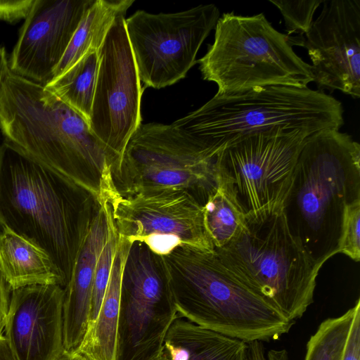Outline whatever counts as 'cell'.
I'll list each match as a JSON object with an SVG mask.
<instances>
[{"instance_id":"7c38bea8","label":"cell","mask_w":360,"mask_h":360,"mask_svg":"<svg viewBox=\"0 0 360 360\" xmlns=\"http://www.w3.org/2000/svg\"><path fill=\"white\" fill-rule=\"evenodd\" d=\"M117 233L129 243L144 244L156 256L179 246L214 251L206 231L203 207L184 191H161L108 200Z\"/></svg>"},{"instance_id":"83f0119b","label":"cell","mask_w":360,"mask_h":360,"mask_svg":"<svg viewBox=\"0 0 360 360\" xmlns=\"http://www.w3.org/2000/svg\"><path fill=\"white\" fill-rule=\"evenodd\" d=\"M340 360H360V302L356 306Z\"/></svg>"},{"instance_id":"836d02e7","label":"cell","mask_w":360,"mask_h":360,"mask_svg":"<svg viewBox=\"0 0 360 360\" xmlns=\"http://www.w3.org/2000/svg\"><path fill=\"white\" fill-rule=\"evenodd\" d=\"M155 360H169V359L163 349L161 354Z\"/></svg>"},{"instance_id":"44dd1931","label":"cell","mask_w":360,"mask_h":360,"mask_svg":"<svg viewBox=\"0 0 360 360\" xmlns=\"http://www.w3.org/2000/svg\"><path fill=\"white\" fill-rule=\"evenodd\" d=\"M134 2L94 0L77 27L53 78L65 72L85 56L98 51L115 19L124 16Z\"/></svg>"},{"instance_id":"4fadbf2b","label":"cell","mask_w":360,"mask_h":360,"mask_svg":"<svg viewBox=\"0 0 360 360\" xmlns=\"http://www.w3.org/2000/svg\"><path fill=\"white\" fill-rule=\"evenodd\" d=\"M99 65L89 126L118 158L141 124L143 89L124 16L115 19L98 51Z\"/></svg>"},{"instance_id":"8992f818","label":"cell","mask_w":360,"mask_h":360,"mask_svg":"<svg viewBox=\"0 0 360 360\" xmlns=\"http://www.w3.org/2000/svg\"><path fill=\"white\" fill-rule=\"evenodd\" d=\"M214 252L236 278L288 319H300L314 302L323 264L292 233L283 207L247 214L238 234Z\"/></svg>"},{"instance_id":"f546056e","label":"cell","mask_w":360,"mask_h":360,"mask_svg":"<svg viewBox=\"0 0 360 360\" xmlns=\"http://www.w3.org/2000/svg\"><path fill=\"white\" fill-rule=\"evenodd\" d=\"M245 360H267L263 342L260 341L247 342Z\"/></svg>"},{"instance_id":"30bf717a","label":"cell","mask_w":360,"mask_h":360,"mask_svg":"<svg viewBox=\"0 0 360 360\" xmlns=\"http://www.w3.org/2000/svg\"><path fill=\"white\" fill-rule=\"evenodd\" d=\"M219 18L214 4L158 14L137 11L125 19L140 81L161 89L184 78Z\"/></svg>"},{"instance_id":"5bb4252c","label":"cell","mask_w":360,"mask_h":360,"mask_svg":"<svg viewBox=\"0 0 360 360\" xmlns=\"http://www.w3.org/2000/svg\"><path fill=\"white\" fill-rule=\"evenodd\" d=\"M302 44L318 90L360 97V0L323 1Z\"/></svg>"},{"instance_id":"ac0fdd59","label":"cell","mask_w":360,"mask_h":360,"mask_svg":"<svg viewBox=\"0 0 360 360\" xmlns=\"http://www.w3.org/2000/svg\"><path fill=\"white\" fill-rule=\"evenodd\" d=\"M0 272L11 291L32 285H58L63 276L53 259L33 241L0 227Z\"/></svg>"},{"instance_id":"603a6c76","label":"cell","mask_w":360,"mask_h":360,"mask_svg":"<svg viewBox=\"0 0 360 360\" xmlns=\"http://www.w3.org/2000/svg\"><path fill=\"white\" fill-rule=\"evenodd\" d=\"M245 217L233 194L219 177L217 190L203 206L205 227L214 249L223 248L238 234Z\"/></svg>"},{"instance_id":"4dcf8cb0","label":"cell","mask_w":360,"mask_h":360,"mask_svg":"<svg viewBox=\"0 0 360 360\" xmlns=\"http://www.w3.org/2000/svg\"><path fill=\"white\" fill-rule=\"evenodd\" d=\"M0 360H15L2 331L0 332Z\"/></svg>"},{"instance_id":"d4e9b609","label":"cell","mask_w":360,"mask_h":360,"mask_svg":"<svg viewBox=\"0 0 360 360\" xmlns=\"http://www.w3.org/2000/svg\"><path fill=\"white\" fill-rule=\"evenodd\" d=\"M281 13L288 32L287 36L299 32L306 34L313 23V17L322 0L284 1L269 0Z\"/></svg>"},{"instance_id":"5b68a950","label":"cell","mask_w":360,"mask_h":360,"mask_svg":"<svg viewBox=\"0 0 360 360\" xmlns=\"http://www.w3.org/2000/svg\"><path fill=\"white\" fill-rule=\"evenodd\" d=\"M359 199V143L338 129L309 136L283 210L290 231L316 262L338 253L345 208Z\"/></svg>"},{"instance_id":"d6986e66","label":"cell","mask_w":360,"mask_h":360,"mask_svg":"<svg viewBox=\"0 0 360 360\" xmlns=\"http://www.w3.org/2000/svg\"><path fill=\"white\" fill-rule=\"evenodd\" d=\"M131 245L118 234L110 279L101 306L77 350L91 360H116L122 280Z\"/></svg>"},{"instance_id":"9a60e30c","label":"cell","mask_w":360,"mask_h":360,"mask_svg":"<svg viewBox=\"0 0 360 360\" xmlns=\"http://www.w3.org/2000/svg\"><path fill=\"white\" fill-rule=\"evenodd\" d=\"M94 0H35L11 55L13 73L44 85Z\"/></svg>"},{"instance_id":"4316f807","label":"cell","mask_w":360,"mask_h":360,"mask_svg":"<svg viewBox=\"0 0 360 360\" xmlns=\"http://www.w3.org/2000/svg\"><path fill=\"white\" fill-rule=\"evenodd\" d=\"M35 0H0V19L10 23L26 18Z\"/></svg>"},{"instance_id":"e575fe53","label":"cell","mask_w":360,"mask_h":360,"mask_svg":"<svg viewBox=\"0 0 360 360\" xmlns=\"http://www.w3.org/2000/svg\"><path fill=\"white\" fill-rule=\"evenodd\" d=\"M0 148H1V144H0Z\"/></svg>"},{"instance_id":"d6a6232c","label":"cell","mask_w":360,"mask_h":360,"mask_svg":"<svg viewBox=\"0 0 360 360\" xmlns=\"http://www.w3.org/2000/svg\"><path fill=\"white\" fill-rule=\"evenodd\" d=\"M8 70V61L5 48L0 47V91L3 79Z\"/></svg>"},{"instance_id":"e0dca14e","label":"cell","mask_w":360,"mask_h":360,"mask_svg":"<svg viewBox=\"0 0 360 360\" xmlns=\"http://www.w3.org/2000/svg\"><path fill=\"white\" fill-rule=\"evenodd\" d=\"M108 227L107 206L101 202L82 241L70 278L64 288L63 319L65 350H78L87 332L95 271Z\"/></svg>"},{"instance_id":"ba28073f","label":"cell","mask_w":360,"mask_h":360,"mask_svg":"<svg viewBox=\"0 0 360 360\" xmlns=\"http://www.w3.org/2000/svg\"><path fill=\"white\" fill-rule=\"evenodd\" d=\"M112 179L123 197L184 191L202 207L219 183L217 156L200 150L171 124L159 123L141 124L114 165Z\"/></svg>"},{"instance_id":"2e32d148","label":"cell","mask_w":360,"mask_h":360,"mask_svg":"<svg viewBox=\"0 0 360 360\" xmlns=\"http://www.w3.org/2000/svg\"><path fill=\"white\" fill-rule=\"evenodd\" d=\"M63 297L58 285L11 291L4 330L15 360H56L63 352Z\"/></svg>"},{"instance_id":"6da1fadb","label":"cell","mask_w":360,"mask_h":360,"mask_svg":"<svg viewBox=\"0 0 360 360\" xmlns=\"http://www.w3.org/2000/svg\"><path fill=\"white\" fill-rule=\"evenodd\" d=\"M0 130L6 142L98 202L113 190L112 169L119 158L89 122L44 85L10 70L1 86Z\"/></svg>"},{"instance_id":"f1b7e54d","label":"cell","mask_w":360,"mask_h":360,"mask_svg":"<svg viewBox=\"0 0 360 360\" xmlns=\"http://www.w3.org/2000/svg\"><path fill=\"white\" fill-rule=\"evenodd\" d=\"M10 292L6 282L0 272V332L4 328L10 303Z\"/></svg>"},{"instance_id":"ffe728a7","label":"cell","mask_w":360,"mask_h":360,"mask_svg":"<svg viewBox=\"0 0 360 360\" xmlns=\"http://www.w3.org/2000/svg\"><path fill=\"white\" fill-rule=\"evenodd\" d=\"M247 342L175 320L164 342L169 360H245Z\"/></svg>"},{"instance_id":"277c9868","label":"cell","mask_w":360,"mask_h":360,"mask_svg":"<svg viewBox=\"0 0 360 360\" xmlns=\"http://www.w3.org/2000/svg\"><path fill=\"white\" fill-rule=\"evenodd\" d=\"M343 112L342 103L324 91L272 85L231 94L217 93L171 125L200 150L217 156L236 141L258 134L339 130L344 124Z\"/></svg>"},{"instance_id":"484cf974","label":"cell","mask_w":360,"mask_h":360,"mask_svg":"<svg viewBox=\"0 0 360 360\" xmlns=\"http://www.w3.org/2000/svg\"><path fill=\"white\" fill-rule=\"evenodd\" d=\"M338 253L360 259V199L346 205L342 220Z\"/></svg>"},{"instance_id":"7a4b0ae2","label":"cell","mask_w":360,"mask_h":360,"mask_svg":"<svg viewBox=\"0 0 360 360\" xmlns=\"http://www.w3.org/2000/svg\"><path fill=\"white\" fill-rule=\"evenodd\" d=\"M90 199L97 200L5 141L1 144L0 227L10 229L47 252L65 287L98 210L90 213Z\"/></svg>"},{"instance_id":"1f68e13d","label":"cell","mask_w":360,"mask_h":360,"mask_svg":"<svg viewBox=\"0 0 360 360\" xmlns=\"http://www.w3.org/2000/svg\"><path fill=\"white\" fill-rule=\"evenodd\" d=\"M56 360H91L79 351L64 349Z\"/></svg>"},{"instance_id":"52a82bcc","label":"cell","mask_w":360,"mask_h":360,"mask_svg":"<svg viewBox=\"0 0 360 360\" xmlns=\"http://www.w3.org/2000/svg\"><path fill=\"white\" fill-rule=\"evenodd\" d=\"M214 29L213 44L197 62L203 79L214 82L218 94L272 85L304 87L314 81L311 65L264 13H223Z\"/></svg>"},{"instance_id":"9c48e42d","label":"cell","mask_w":360,"mask_h":360,"mask_svg":"<svg viewBox=\"0 0 360 360\" xmlns=\"http://www.w3.org/2000/svg\"><path fill=\"white\" fill-rule=\"evenodd\" d=\"M311 134L277 130L236 141L217 155L220 179L245 214L283 207L298 155Z\"/></svg>"},{"instance_id":"cb8c5ba5","label":"cell","mask_w":360,"mask_h":360,"mask_svg":"<svg viewBox=\"0 0 360 360\" xmlns=\"http://www.w3.org/2000/svg\"><path fill=\"white\" fill-rule=\"evenodd\" d=\"M343 314L323 321L310 337L304 360H340L358 303Z\"/></svg>"},{"instance_id":"7402d4cb","label":"cell","mask_w":360,"mask_h":360,"mask_svg":"<svg viewBox=\"0 0 360 360\" xmlns=\"http://www.w3.org/2000/svg\"><path fill=\"white\" fill-rule=\"evenodd\" d=\"M98 65V51L91 53L44 86L89 122Z\"/></svg>"},{"instance_id":"8fae6325","label":"cell","mask_w":360,"mask_h":360,"mask_svg":"<svg viewBox=\"0 0 360 360\" xmlns=\"http://www.w3.org/2000/svg\"><path fill=\"white\" fill-rule=\"evenodd\" d=\"M179 318L155 255L132 243L122 280L116 360H155Z\"/></svg>"},{"instance_id":"3957f363","label":"cell","mask_w":360,"mask_h":360,"mask_svg":"<svg viewBox=\"0 0 360 360\" xmlns=\"http://www.w3.org/2000/svg\"><path fill=\"white\" fill-rule=\"evenodd\" d=\"M156 257L179 318L245 342L278 340L295 323L236 278L214 250L179 246Z\"/></svg>"}]
</instances>
